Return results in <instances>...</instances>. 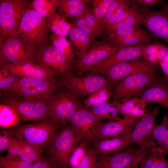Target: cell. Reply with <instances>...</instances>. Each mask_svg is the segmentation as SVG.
<instances>
[{"label": "cell", "instance_id": "obj_11", "mask_svg": "<svg viewBox=\"0 0 168 168\" xmlns=\"http://www.w3.org/2000/svg\"><path fill=\"white\" fill-rule=\"evenodd\" d=\"M12 95L5 100L4 104L15 109L22 120L37 121L47 118L49 112L47 102Z\"/></svg>", "mask_w": 168, "mask_h": 168}, {"label": "cell", "instance_id": "obj_19", "mask_svg": "<svg viewBox=\"0 0 168 168\" xmlns=\"http://www.w3.org/2000/svg\"><path fill=\"white\" fill-rule=\"evenodd\" d=\"M141 118L123 117L119 120L102 122L94 132L90 141L95 142L119 135L133 128Z\"/></svg>", "mask_w": 168, "mask_h": 168}, {"label": "cell", "instance_id": "obj_15", "mask_svg": "<svg viewBox=\"0 0 168 168\" xmlns=\"http://www.w3.org/2000/svg\"><path fill=\"white\" fill-rule=\"evenodd\" d=\"M141 13L142 15L141 25L145 26L152 36L161 39L168 46V4L159 11L148 9Z\"/></svg>", "mask_w": 168, "mask_h": 168}, {"label": "cell", "instance_id": "obj_6", "mask_svg": "<svg viewBox=\"0 0 168 168\" xmlns=\"http://www.w3.org/2000/svg\"><path fill=\"white\" fill-rule=\"evenodd\" d=\"M37 52L35 46L18 35L8 36L0 43V63L33 61L37 57Z\"/></svg>", "mask_w": 168, "mask_h": 168}, {"label": "cell", "instance_id": "obj_16", "mask_svg": "<svg viewBox=\"0 0 168 168\" xmlns=\"http://www.w3.org/2000/svg\"><path fill=\"white\" fill-rule=\"evenodd\" d=\"M157 69L156 64L137 59L122 62L113 66L105 70V73L109 84L115 86L120 81L134 73Z\"/></svg>", "mask_w": 168, "mask_h": 168}, {"label": "cell", "instance_id": "obj_22", "mask_svg": "<svg viewBox=\"0 0 168 168\" xmlns=\"http://www.w3.org/2000/svg\"><path fill=\"white\" fill-rule=\"evenodd\" d=\"M141 99L146 103L159 104L168 110V81L159 77L140 93Z\"/></svg>", "mask_w": 168, "mask_h": 168}, {"label": "cell", "instance_id": "obj_50", "mask_svg": "<svg viewBox=\"0 0 168 168\" xmlns=\"http://www.w3.org/2000/svg\"><path fill=\"white\" fill-rule=\"evenodd\" d=\"M148 154V152L147 150L144 149H141L138 155L135 160L125 168H132L135 165H139L142 159L146 156Z\"/></svg>", "mask_w": 168, "mask_h": 168}, {"label": "cell", "instance_id": "obj_9", "mask_svg": "<svg viewBox=\"0 0 168 168\" xmlns=\"http://www.w3.org/2000/svg\"><path fill=\"white\" fill-rule=\"evenodd\" d=\"M80 142L71 126L63 128L47 145L52 158L60 165L68 164L70 156Z\"/></svg>", "mask_w": 168, "mask_h": 168}, {"label": "cell", "instance_id": "obj_46", "mask_svg": "<svg viewBox=\"0 0 168 168\" xmlns=\"http://www.w3.org/2000/svg\"><path fill=\"white\" fill-rule=\"evenodd\" d=\"M73 24L80 28L90 39L95 41L96 37L83 16L75 19Z\"/></svg>", "mask_w": 168, "mask_h": 168}, {"label": "cell", "instance_id": "obj_35", "mask_svg": "<svg viewBox=\"0 0 168 168\" xmlns=\"http://www.w3.org/2000/svg\"><path fill=\"white\" fill-rule=\"evenodd\" d=\"M114 0H94L92 1V9L96 20L98 33L102 21Z\"/></svg>", "mask_w": 168, "mask_h": 168}, {"label": "cell", "instance_id": "obj_39", "mask_svg": "<svg viewBox=\"0 0 168 168\" xmlns=\"http://www.w3.org/2000/svg\"><path fill=\"white\" fill-rule=\"evenodd\" d=\"M144 31L141 28L140 25L137 24L120 28L104 36H105L104 39L119 38L134 35Z\"/></svg>", "mask_w": 168, "mask_h": 168}, {"label": "cell", "instance_id": "obj_18", "mask_svg": "<svg viewBox=\"0 0 168 168\" xmlns=\"http://www.w3.org/2000/svg\"><path fill=\"white\" fill-rule=\"evenodd\" d=\"M145 45H135L122 48L112 56L92 66L86 72L88 74L104 73L108 68L115 65L123 62L138 59L142 55L143 49Z\"/></svg>", "mask_w": 168, "mask_h": 168}, {"label": "cell", "instance_id": "obj_23", "mask_svg": "<svg viewBox=\"0 0 168 168\" xmlns=\"http://www.w3.org/2000/svg\"><path fill=\"white\" fill-rule=\"evenodd\" d=\"M140 151L127 147L112 155L98 157L95 168H125L135 160Z\"/></svg>", "mask_w": 168, "mask_h": 168}, {"label": "cell", "instance_id": "obj_40", "mask_svg": "<svg viewBox=\"0 0 168 168\" xmlns=\"http://www.w3.org/2000/svg\"><path fill=\"white\" fill-rule=\"evenodd\" d=\"M142 17V13L137 12L127 18L123 21L112 25L103 36L124 27L137 24L141 25Z\"/></svg>", "mask_w": 168, "mask_h": 168}, {"label": "cell", "instance_id": "obj_1", "mask_svg": "<svg viewBox=\"0 0 168 168\" xmlns=\"http://www.w3.org/2000/svg\"><path fill=\"white\" fill-rule=\"evenodd\" d=\"M48 22L36 11L26 6L22 15L18 35L35 46L38 51L49 44Z\"/></svg>", "mask_w": 168, "mask_h": 168}, {"label": "cell", "instance_id": "obj_49", "mask_svg": "<svg viewBox=\"0 0 168 168\" xmlns=\"http://www.w3.org/2000/svg\"><path fill=\"white\" fill-rule=\"evenodd\" d=\"M164 74V77L168 81V54L159 60L158 63Z\"/></svg>", "mask_w": 168, "mask_h": 168}, {"label": "cell", "instance_id": "obj_34", "mask_svg": "<svg viewBox=\"0 0 168 168\" xmlns=\"http://www.w3.org/2000/svg\"><path fill=\"white\" fill-rule=\"evenodd\" d=\"M53 46L63 54L71 64L75 58V54L70 42L66 37L52 33L49 36Z\"/></svg>", "mask_w": 168, "mask_h": 168}, {"label": "cell", "instance_id": "obj_3", "mask_svg": "<svg viewBox=\"0 0 168 168\" xmlns=\"http://www.w3.org/2000/svg\"><path fill=\"white\" fill-rule=\"evenodd\" d=\"M60 86L49 80L19 77L9 91L15 95L48 103Z\"/></svg>", "mask_w": 168, "mask_h": 168}, {"label": "cell", "instance_id": "obj_36", "mask_svg": "<svg viewBox=\"0 0 168 168\" xmlns=\"http://www.w3.org/2000/svg\"><path fill=\"white\" fill-rule=\"evenodd\" d=\"M58 12L63 10L78 8L86 12L89 9L87 4L92 2L90 0H57Z\"/></svg>", "mask_w": 168, "mask_h": 168}, {"label": "cell", "instance_id": "obj_20", "mask_svg": "<svg viewBox=\"0 0 168 168\" xmlns=\"http://www.w3.org/2000/svg\"><path fill=\"white\" fill-rule=\"evenodd\" d=\"M132 128L119 135L95 142L92 148L97 157L110 156L126 148L131 142L130 137Z\"/></svg>", "mask_w": 168, "mask_h": 168}, {"label": "cell", "instance_id": "obj_43", "mask_svg": "<svg viewBox=\"0 0 168 168\" xmlns=\"http://www.w3.org/2000/svg\"><path fill=\"white\" fill-rule=\"evenodd\" d=\"M97 158L93 148H87L85 155L77 168H95Z\"/></svg>", "mask_w": 168, "mask_h": 168}, {"label": "cell", "instance_id": "obj_10", "mask_svg": "<svg viewBox=\"0 0 168 168\" xmlns=\"http://www.w3.org/2000/svg\"><path fill=\"white\" fill-rule=\"evenodd\" d=\"M122 48L106 40L94 41L89 50L72 65L77 74L82 76L92 66L114 54Z\"/></svg>", "mask_w": 168, "mask_h": 168}, {"label": "cell", "instance_id": "obj_28", "mask_svg": "<svg viewBox=\"0 0 168 168\" xmlns=\"http://www.w3.org/2000/svg\"><path fill=\"white\" fill-rule=\"evenodd\" d=\"M148 154L140 161V168H168V160L157 147H152Z\"/></svg>", "mask_w": 168, "mask_h": 168}, {"label": "cell", "instance_id": "obj_31", "mask_svg": "<svg viewBox=\"0 0 168 168\" xmlns=\"http://www.w3.org/2000/svg\"><path fill=\"white\" fill-rule=\"evenodd\" d=\"M48 28L52 33L66 37L73 26V25L68 23L64 16L56 12L47 19Z\"/></svg>", "mask_w": 168, "mask_h": 168}, {"label": "cell", "instance_id": "obj_24", "mask_svg": "<svg viewBox=\"0 0 168 168\" xmlns=\"http://www.w3.org/2000/svg\"><path fill=\"white\" fill-rule=\"evenodd\" d=\"M73 25L68 36L70 42L77 59L84 55L90 49L94 41L90 39L79 28Z\"/></svg>", "mask_w": 168, "mask_h": 168}, {"label": "cell", "instance_id": "obj_48", "mask_svg": "<svg viewBox=\"0 0 168 168\" xmlns=\"http://www.w3.org/2000/svg\"><path fill=\"white\" fill-rule=\"evenodd\" d=\"M57 162L52 158L42 157L33 164L32 168H57Z\"/></svg>", "mask_w": 168, "mask_h": 168}, {"label": "cell", "instance_id": "obj_26", "mask_svg": "<svg viewBox=\"0 0 168 168\" xmlns=\"http://www.w3.org/2000/svg\"><path fill=\"white\" fill-rule=\"evenodd\" d=\"M153 36L145 30L142 32L123 37L105 39V40L115 45L123 48L135 45L146 44L152 40Z\"/></svg>", "mask_w": 168, "mask_h": 168}, {"label": "cell", "instance_id": "obj_30", "mask_svg": "<svg viewBox=\"0 0 168 168\" xmlns=\"http://www.w3.org/2000/svg\"><path fill=\"white\" fill-rule=\"evenodd\" d=\"M26 6L35 10L43 18L48 19L56 12L58 2L57 0H33L28 1Z\"/></svg>", "mask_w": 168, "mask_h": 168}, {"label": "cell", "instance_id": "obj_29", "mask_svg": "<svg viewBox=\"0 0 168 168\" xmlns=\"http://www.w3.org/2000/svg\"><path fill=\"white\" fill-rule=\"evenodd\" d=\"M91 110L100 120L108 119L111 121L119 120L121 118L118 107V101L107 102L92 108Z\"/></svg>", "mask_w": 168, "mask_h": 168}, {"label": "cell", "instance_id": "obj_8", "mask_svg": "<svg viewBox=\"0 0 168 168\" xmlns=\"http://www.w3.org/2000/svg\"><path fill=\"white\" fill-rule=\"evenodd\" d=\"M159 76L157 70L138 72L128 76L115 85L113 98L118 101L136 96Z\"/></svg>", "mask_w": 168, "mask_h": 168}, {"label": "cell", "instance_id": "obj_27", "mask_svg": "<svg viewBox=\"0 0 168 168\" xmlns=\"http://www.w3.org/2000/svg\"><path fill=\"white\" fill-rule=\"evenodd\" d=\"M152 137L155 141V147L164 155L168 153V113L164 115L162 122L156 124Z\"/></svg>", "mask_w": 168, "mask_h": 168}, {"label": "cell", "instance_id": "obj_45", "mask_svg": "<svg viewBox=\"0 0 168 168\" xmlns=\"http://www.w3.org/2000/svg\"><path fill=\"white\" fill-rule=\"evenodd\" d=\"M14 129L2 128L0 132V151L7 150L14 138Z\"/></svg>", "mask_w": 168, "mask_h": 168}, {"label": "cell", "instance_id": "obj_4", "mask_svg": "<svg viewBox=\"0 0 168 168\" xmlns=\"http://www.w3.org/2000/svg\"><path fill=\"white\" fill-rule=\"evenodd\" d=\"M80 98L66 87L60 86L48 102L49 112L47 118L61 124L69 121L82 105Z\"/></svg>", "mask_w": 168, "mask_h": 168}, {"label": "cell", "instance_id": "obj_41", "mask_svg": "<svg viewBox=\"0 0 168 168\" xmlns=\"http://www.w3.org/2000/svg\"><path fill=\"white\" fill-rule=\"evenodd\" d=\"M130 7H134L139 12L155 6L163 7L167 4L164 0H128Z\"/></svg>", "mask_w": 168, "mask_h": 168}, {"label": "cell", "instance_id": "obj_14", "mask_svg": "<svg viewBox=\"0 0 168 168\" xmlns=\"http://www.w3.org/2000/svg\"><path fill=\"white\" fill-rule=\"evenodd\" d=\"M0 69L6 70L19 77L49 80L56 82L57 72L32 61L15 63H0Z\"/></svg>", "mask_w": 168, "mask_h": 168}, {"label": "cell", "instance_id": "obj_32", "mask_svg": "<svg viewBox=\"0 0 168 168\" xmlns=\"http://www.w3.org/2000/svg\"><path fill=\"white\" fill-rule=\"evenodd\" d=\"M110 84L89 95L84 100V105L87 108L94 107L108 102L113 92Z\"/></svg>", "mask_w": 168, "mask_h": 168}, {"label": "cell", "instance_id": "obj_42", "mask_svg": "<svg viewBox=\"0 0 168 168\" xmlns=\"http://www.w3.org/2000/svg\"><path fill=\"white\" fill-rule=\"evenodd\" d=\"M33 165L7 156L0 157V168H32Z\"/></svg>", "mask_w": 168, "mask_h": 168}, {"label": "cell", "instance_id": "obj_5", "mask_svg": "<svg viewBox=\"0 0 168 168\" xmlns=\"http://www.w3.org/2000/svg\"><path fill=\"white\" fill-rule=\"evenodd\" d=\"M27 0H0V43L9 36L18 35Z\"/></svg>", "mask_w": 168, "mask_h": 168}, {"label": "cell", "instance_id": "obj_37", "mask_svg": "<svg viewBox=\"0 0 168 168\" xmlns=\"http://www.w3.org/2000/svg\"><path fill=\"white\" fill-rule=\"evenodd\" d=\"M159 44V42L156 41L145 45L143 49L142 56L146 62L153 64L158 63V49Z\"/></svg>", "mask_w": 168, "mask_h": 168}, {"label": "cell", "instance_id": "obj_38", "mask_svg": "<svg viewBox=\"0 0 168 168\" xmlns=\"http://www.w3.org/2000/svg\"><path fill=\"white\" fill-rule=\"evenodd\" d=\"M87 142L81 141L76 147L69 159L68 165L71 168H77L86 152Z\"/></svg>", "mask_w": 168, "mask_h": 168}, {"label": "cell", "instance_id": "obj_21", "mask_svg": "<svg viewBox=\"0 0 168 168\" xmlns=\"http://www.w3.org/2000/svg\"><path fill=\"white\" fill-rule=\"evenodd\" d=\"M7 150V156L33 164L43 157L41 148L16 138L13 139Z\"/></svg>", "mask_w": 168, "mask_h": 168}, {"label": "cell", "instance_id": "obj_44", "mask_svg": "<svg viewBox=\"0 0 168 168\" xmlns=\"http://www.w3.org/2000/svg\"><path fill=\"white\" fill-rule=\"evenodd\" d=\"M19 77L13 75L6 70L0 69V90L9 91L13 84Z\"/></svg>", "mask_w": 168, "mask_h": 168}, {"label": "cell", "instance_id": "obj_12", "mask_svg": "<svg viewBox=\"0 0 168 168\" xmlns=\"http://www.w3.org/2000/svg\"><path fill=\"white\" fill-rule=\"evenodd\" d=\"M70 126L80 140L88 142L97 127L102 123L91 109L82 104L71 117Z\"/></svg>", "mask_w": 168, "mask_h": 168}, {"label": "cell", "instance_id": "obj_33", "mask_svg": "<svg viewBox=\"0 0 168 168\" xmlns=\"http://www.w3.org/2000/svg\"><path fill=\"white\" fill-rule=\"evenodd\" d=\"M21 116L13 108L5 104L0 105V126L8 128L17 125L21 120Z\"/></svg>", "mask_w": 168, "mask_h": 168}, {"label": "cell", "instance_id": "obj_51", "mask_svg": "<svg viewBox=\"0 0 168 168\" xmlns=\"http://www.w3.org/2000/svg\"><path fill=\"white\" fill-rule=\"evenodd\" d=\"M138 165H139L138 164L135 165L132 168H140L138 167Z\"/></svg>", "mask_w": 168, "mask_h": 168}, {"label": "cell", "instance_id": "obj_2", "mask_svg": "<svg viewBox=\"0 0 168 168\" xmlns=\"http://www.w3.org/2000/svg\"><path fill=\"white\" fill-rule=\"evenodd\" d=\"M59 123L48 118L35 123L20 125L14 129L16 138L43 150L58 132Z\"/></svg>", "mask_w": 168, "mask_h": 168}, {"label": "cell", "instance_id": "obj_13", "mask_svg": "<svg viewBox=\"0 0 168 168\" xmlns=\"http://www.w3.org/2000/svg\"><path fill=\"white\" fill-rule=\"evenodd\" d=\"M159 108L156 107L151 112L145 113L136 123L131 131L130 140L141 147H155L152 134Z\"/></svg>", "mask_w": 168, "mask_h": 168}, {"label": "cell", "instance_id": "obj_7", "mask_svg": "<svg viewBox=\"0 0 168 168\" xmlns=\"http://www.w3.org/2000/svg\"><path fill=\"white\" fill-rule=\"evenodd\" d=\"M57 82L60 86L70 90L80 97L84 98L110 84L105 77L97 73L88 74L77 77L73 73L61 75Z\"/></svg>", "mask_w": 168, "mask_h": 168}, {"label": "cell", "instance_id": "obj_47", "mask_svg": "<svg viewBox=\"0 0 168 168\" xmlns=\"http://www.w3.org/2000/svg\"><path fill=\"white\" fill-rule=\"evenodd\" d=\"M87 25L91 27L96 37H97L98 30L96 20L92 8H89L83 16Z\"/></svg>", "mask_w": 168, "mask_h": 168}, {"label": "cell", "instance_id": "obj_25", "mask_svg": "<svg viewBox=\"0 0 168 168\" xmlns=\"http://www.w3.org/2000/svg\"><path fill=\"white\" fill-rule=\"evenodd\" d=\"M119 101V111L124 117L141 118L145 113L146 103L140 98H126Z\"/></svg>", "mask_w": 168, "mask_h": 168}, {"label": "cell", "instance_id": "obj_17", "mask_svg": "<svg viewBox=\"0 0 168 168\" xmlns=\"http://www.w3.org/2000/svg\"><path fill=\"white\" fill-rule=\"evenodd\" d=\"M36 58L39 64L55 71L61 75L73 73V68L71 64L52 44L49 43L39 49L37 51Z\"/></svg>", "mask_w": 168, "mask_h": 168}]
</instances>
